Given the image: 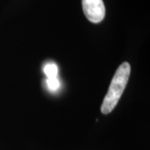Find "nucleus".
<instances>
[{
	"label": "nucleus",
	"instance_id": "obj_1",
	"mask_svg": "<svg viewBox=\"0 0 150 150\" xmlns=\"http://www.w3.org/2000/svg\"><path fill=\"white\" fill-rule=\"evenodd\" d=\"M131 67L128 62H124L116 70L112 77L106 96L103 101L101 112L103 114L111 112L118 104L120 98L129 82Z\"/></svg>",
	"mask_w": 150,
	"mask_h": 150
},
{
	"label": "nucleus",
	"instance_id": "obj_2",
	"mask_svg": "<svg viewBox=\"0 0 150 150\" xmlns=\"http://www.w3.org/2000/svg\"><path fill=\"white\" fill-rule=\"evenodd\" d=\"M86 18L93 23L103 21L105 17V6L103 0H82Z\"/></svg>",
	"mask_w": 150,
	"mask_h": 150
},
{
	"label": "nucleus",
	"instance_id": "obj_3",
	"mask_svg": "<svg viewBox=\"0 0 150 150\" xmlns=\"http://www.w3.org/2000/svg\"><path fill=\"white\" fill-rule=\"evenodd\" d=\"M44 74L47 76V79H54L58 78L59 74V69L58 66L55 64L54 63H48L45 65L44 69Z\"/></svg>",
	"mask_w": 150,
	"mask_h": 150
},
{
	"label": "nucleus",
	"instance_id": "obj_4",
	"mask_svg": "<svg viewBox=\"0 0 150 150\" xmlns=\"http://www.w3.org/2000/svg\"><path fill=\"white\" fill-rule=\"evenodd\" d=\"M46 85L49 91L56 92L59 90L60 88V81L59 78H54V79H47L46 80Z\"/></svg>",
	"mask_w": 150,
	"mask_h": 150
}]
</instances>
